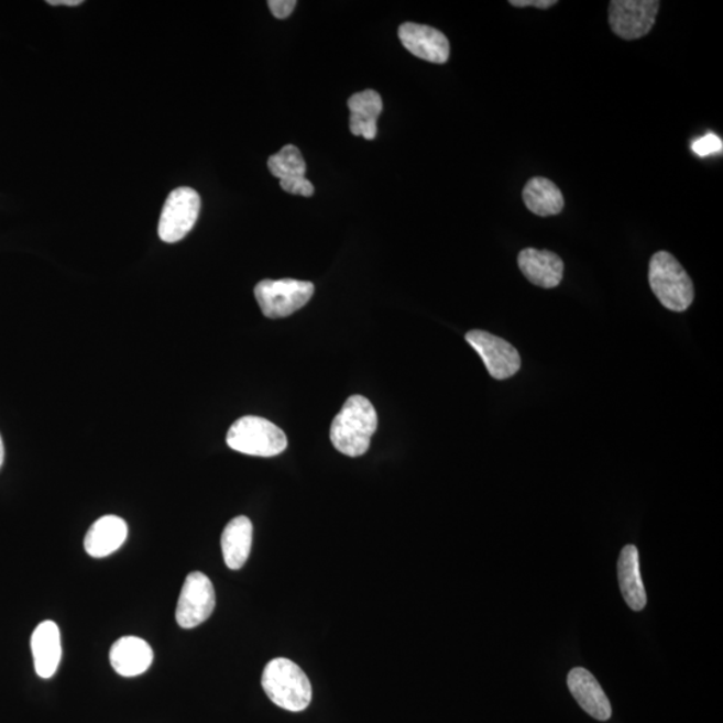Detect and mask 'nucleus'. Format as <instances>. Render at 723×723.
<instances>
[{
	"label": "nucleus",
	"instance_id": "6",
	"mask_svg": "<svg viewBox=\"0 0 723 723\" xmlns=\"http://www.w3.org/2000/svg\"><path fill=\"white\" fill-rule=\"evenodd\" d=\"M201 208L200 195L188 187L172 190L161 212L158 237L165 243H177L195 227Z\"/></svg>",
	"mask_w": 723,
	"mask_h": 723
},
{
	"label": "nucleus",
	"instance_id": "7",
	"mask_svg": "<svg viewBox=\"0 0 723 723\" xmlns=\"http://www.w3.org/2000/svg\"><path fill=\"white\" fill-rule=\"evenodd\" d=\"M659 6L658 0H613L609 9L611 30L622 40L643 39L654 28Z\"/></svg>",
	"mask_w": 723,
	"mask_h": 723
},
{
	"label": "nucleus",
	"instance_id": "26",
	"mask_svg": "<svg viewBox=\"0 0 723 723\" xmlns=\"http://www.w3.org/2000/svg\"><path fill=\"white\" fill-rule=\"evenodd\" d=\"M4 462V445L2 440V436H0V468H2Z\"/></svg>",
	"mask_w": 723,
	"mask_h": 723
},
{
	"label": "nucleus",
	"instance_id": "21",
	"mask_svg": "<svg viewBox=\"0 0 723 723\" xmlns=\"http://www.w3.org/2000/svg\"><path fill=\"white\" fill-rule=\"evenodd\" d=\"M722 147V139L713 133L703 135L702 139L697 140L693 144V151L700 157H706L710 156V154L721 153Z\"/></svg>",
	"mask_w": 723,
	"mask_h": 723
},
{
	"label": "nucleus",
	"instance_id": "5",
	"mask_svg": "<svg viewBox=\"0 0 723 723\" xmlns=\"http://www.w3.org/2000/svg\"><path fill=\"white\" fill-rule=\"evenodd\" d=\"M314 284L295 280L263 281L255 287L262 313L270 319L289 317L313 298Z\"/></svg>",
	"mask_w": 723,
	"mask_h": 723
},
{
	"label": "nucleus",
	"instance_id": "9",
	"mask_svg": "<svg viewBox=\"0 0 723 723\" xmlns=\"http://www.w3.org/2000/svg\"><path fill=\"white\" fill-rule=\"evenodd\" d=\"M465 339L479 352L494 380H508L521 370V354L504 339L482 330L469 331Z\"/></svg>",
	"mask_w": 723,
	"mask_h": 723
},
{
	"label": "nucleus",
	"instance_id": "24",
	"mask_svg": "<svg viewBox=\"0 0 723 723\" xmlns=\"http://www.w3.org/2000/svg\"><path fill=\"white\" fill-rule=\"evenodd\" d=\"M556 0H511L510 4L515 6V8H536L541 10H547L555 6Z\"/></svg>",
	"mask_w": 723,
	"mask_h": 723
},
{
	"label": "nucleus",
	"instance_id": "4",
	"mask_svg": "<svg viewBox=\"0 0 723 723\" xmlns=\"http://www.w3.org/2000/svg\"><path fill=\"white\" fill-rule=\"evenodd\" d=\"M227 443L239 453L274 457L287 449V436L269 419L247 416L238 419L227 435Z\"/></svg>",
	"mask_w": 723,
	"mask_h": 723
},
{
	"label": "nucleus",
	"instance_id": "8",
	"mask_svg": "<svg viewBox=\"0 0 723 723\" xmlns=\"http://www.w3.org/2000/svg\"><path fill=\"white\" fill-rule=\"evenodd\" d=\"M216 605L215 589L211 580L201 572H191L185 579L176 609L178 626L195 628L212 615Z\"/></svg>",
	"mask_w": 723,
	"mask_h": 723
},
{
	"label": "nucleus",
	"instance_id": "2",
	"mask_svg": "<svg viewBox=\"0 0 723 723\" xmlns=\"http://www.w3.org/2000/svg\"><path fill=\"white\" fill-rule=\"evenodd\" d=\"M262 686L270 700L288 712L298 713L310 706V679L293 660L272 659L263 671Z\"/></svg>",
	"mask_w": 723,
	"mask_h": 723
},
{
	"label": "nucleus",
	"instance_id": "15",
	"mask_svg": "<svg viewBox=\"0 0 723 723\" xmlns=\"http://www.w3.org/2000/svg\"><path fill=\"white\" fill-rule=\"evenodd\" d=\"M128 525L119 516H103L91 525L85 536V551L91 558H107L125 543Z\"/></svg>",
	"mask_w": 723,
	"mask_h": 723
},
{
	"label": "nucleus",
	"instance_id": "18",
	"mask_svg": "<svg viewBox=\"0 0 723 723\" xmlns=\"http://www.w3.org/2000/svg\"><path fill=\"white\" fill-rule=\"evenodd\" d=\"M253 527L249 517L239 516L227 524L221 535V551L230 570H240L250 558Z\"/></svg>",
	"mask_w": 723,
	"mask_h": 723
},
{
	"label": "nucleus",
	"instance_id": "14",
	"mask_svg": "<svg viewBox=\"0 0 723 723\" xmlns=\"http://www.w3.org/2000/svg\"><path fill=\"white\" fill-rule=\"evenodd\" d=\"M110 664L122 677L141 676L153 662V650L138 636H123L110 648Z\"/></svg>",
	"mask_w": 723,
	"mask_h": 723
},
{
	"label": "nucleus",
	"instance_id": "16",
	"mask_svg": "<svg viewBox=\"0 0 723 723\" xmlns=\"http://www.w3.org/2000/svg\"><path fill=\"white\" fill-rule=\"evenodd\" d=\"M617 580H620L621 592L629 609L633 611L645 610L647 593L643 584L638 548L628 544L622 549L617 560Z\"/></svg>",
	"mask_w": 723,
	"mask_h": 723
},
{
	"label": "nucleus",
	"instance_id": "25",
	"mask_svg": "<svg viewBox=\"0 0 723 723\" xmlns=\"http://www.w3.org/2000/svg\"><path fill=\"white\" fill-rule=\"evenodd\" d=\"M51 6H67V8H77V6L83 4V0H48L47 2Z\"/></svg>",
	"mask_w": 723,
	"mask_h": 723
},
{
	"label": "nucleus",
	"instance_id": "1",
	"mask_svg": "<svg viewBox=\"0 0 723 723\" xmlns=\"http://www.w3.org/2000/svg\"><path fill=\"white\" fill-rule=\"evenodd\" d=\"M376 426L379 417L372 402L362 395H352L333 418L331 442L338 452L360 457L368 452Z\"/></svg>",
	"mask_w": 723,
	"mask_h": 723
},
{
	"label": "nucleus",
	"instance_id": "23",
	"mask_svg": "<svg viewBox=\"0 0 723 723\" xmlns=\"http://www.w3.org/2000/svg\"><path fill=\"white\" fill-rule=\"evenodd\" d=\"M295 0H270L269 8L277 20H286L295 10Z\"/></svg>",
	"mask_w": 723,
	"mask_h": 723
},
{
	"label": "nucleus",
	"instance_id": "11",
	"mask_svg": "<svg viewBox=\"0 0 723 723\" xmlns=\"http://www.w3.org/2000/svg\"><path fill=\"white\" fill-rule=\"evenodd\" d=\"M567 683L574 700L587 714L602 722L611 719L613 709H611L609 698L605 695L601 683L589 670L583 669V667H574L568 673Z\"/></svg>",
	"mask_w": 723,
	"mask_h": 723
},
{
	"label": "nucleus",
	"instance_id": "20",
	"mask_svg": "<svg viewBox=\"0 0 723 723\" xmlns=\"http://www.w3.org/2000/svg\"><path fill=\"white\" fill-rule=\"evenodd\" d=\"M269 169L272 175L283 182L306 177L307 165L298 147L286 145L281 152L269 158Z\"/></svg>",
	"mask_w": 723,
	"mask_h": 723
},
{
	"label": "nucleus",
	"instance_id": "3",
	"mask_svg": "<svg viewBox=\"0 0 723 723\" xmlns=\"http://www.w3.org/2000/svg\"><path fill=\"white\" fill-rule=\"evenodd\" d=\"M648 281L655 296L671 311H686L694 300L693 281L669 252L659 251L651 258Z\"/></svg>",
	"mask_w": 723,
	"mask_h": 723
},
{
	"label": "nucleus",
	"instance_id": "17",
	"mask_svg": "<svg viewBox=\"0 0 723 723\" xmlns=\"http://www.w3.org/2000/svg\"><path fill=\"white\" fill-rule=\"evenodd\" d=\"M350 109V131L357 138L374 140L376 121L383 109L382 98L375 90L355 92L348 102Z\"/></svg>",
	"mask_w": 723,
	"mask_h": 723
},
{
	"label": "nucleus",
	"instance_id": "13",
	"mask_svg": "<svg viewBox=\"0 0 723 723\" xmlns=\"http://www.w3.org/2000/svg\"><path fill=\"white\" fill-rule=\"evenodd\" d=\"M31 651H33L36 673L48 679L58 670L62 658L61 632L53 621L39 624L31 636Z\"/></svg>",
	"mask_w": 723,
	"mask_h": 723
},
{
	"label": "nucleus",
	"instance_id": "22",
	"mask_svg": "<svg viewBox=\"0 0 723 723\" xmlns=\"http://www.w3.org/2000/svg\"><path fill=\"white\" fill-rule=\"evenodd\" d=\"M281 187L284 191L292 195L310 197L314 195V185L307 180L306 177H296L292 180L281 182Z\"/></svg>",
	"mask_w": 723,
	"mask_h": 723
},
{
	"label": "nucleus",
	"instance_id": "10",
	"mask_svg": "<svg viewBox=\"0 0 723 723\" xmlns=\"http://www.w3.org/2000/svg\"><path fill=\"white\" fill-rule=\"evenodd\" d=\"M398 36L406 51L416 57L431 64H447L450 43L440 30L409 22L401 24Z\"/></svg>",
	"mask_w": 723,
	"mask_h": 723
},
{
	"label": "nucleus",
	"instance_id": "19",
	"mask_svg": "<svg viewBox=\"0 0 723 723\" xmlns=\"http://www.w3.org/2000/svg\"><path fill=\"white\" fill-rule=\"evenodd\" d=\"M523 201L530 212L548 218L565 209V196L554 182L546 177H534L525 184Z\"/></svg>",
	"mask_w": 723,
	"mask_h": 723
},
{
	"label": "nucleus",
	"instance_id": "12",
	"mask_svg": "<svg viewBox=\"0 0 723 723\" xmlns=\"http://www.w3.org/2000/svg\"><path fill=\"white\" fill-rule=\"evenodd\" d=\"M517 263L523 275L543 288L558 287L565 274V263L551 251L525 249L518 253Z\"/></svg>",
	"mask_w": 723,
	"mask_h": 723
}]
</instances>
